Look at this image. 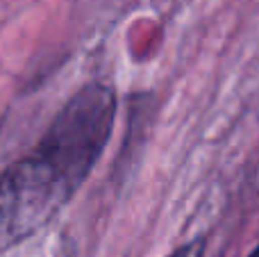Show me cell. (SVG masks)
<instances>
[{
  "mask_svg": "<svg viewBox=\"0 0 259 257\" xmlns=\"http://www.w3.org/2000/svg\"><path fill=\"white\" fill-rule=\"evenodd\" d=\"M82 182L48 150H36L0 176V253L50 221Z\"/></svg>",
  "mask_w": 259,
  "mask_h": 257,
  "instance_id": "6da1fadb",
  "label": "cell"
},
{
  "mask_svg": "<svg viewBox=\"0 0 259 257\" xmlns=\"http://www.w3.org/2000/svg\"><path fill=\"white\" fill-rule=\"evenodd\" d=\"M114 94L107 87L89 84L57 114L39 141L77 180L89 176L114 125Z\"/></svg>",
  "mask_w": 259,
  "mask_h": 257,
  "instance_id": "7a4b0ae2",
  "label": "cell"
},
{
  "mask_svg": "<svg viewBox=\"0 0 259 257\" xmlns=\"http://www.w3.org/2000/svg\"><path fill=\"white\" fill-rule=\"evenodd\" d=\"M202 248H205V241H193V244L182 246V248L175 250L168 257H202Z\"/></svg>",
  "mask_w": 259,
  "mask_h": 257,
  "instance_id": "3957f363",
  "label": "cell"
},
{
  "mask_svg": "<svg viewBox=\"0 0 259 257\" xmlns=\"http://www.w3.org/2000/svg\"><path fill=\"white\" fill-rule=\"evenodd\" d=\"M250 257H259V248H257V250H255V253H252Z\"/></svg>",
  "mask_w": 259,
  "mask_h": 257,
  "instance_id": "277c9868",
  "label": "cell"
}]
</instances>
